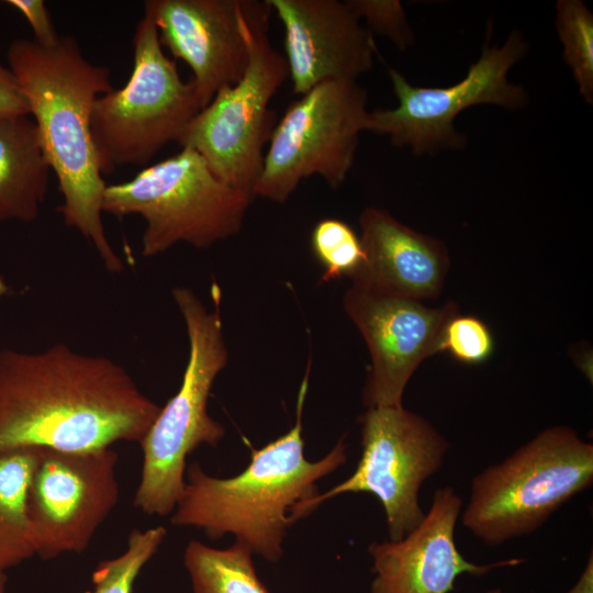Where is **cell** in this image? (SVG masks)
<instances>
[{
	"mask_svg": "<svg viewBox=\"0 0 593 593\" xmlns=\"http://www.w3.org/2000/svg\"><path fill=\"white\" fill-rule=\"evenodd\" d=\"M201 109L192 81L181 79L144 12L133 35L128 81L98 97L92 107L91 135L101 174L147 165L167 144L178 142Z\"/></svg>",
	"mask_w": 593,
	"mask_h": 593,
	"instance_id": "52a82bcc",
	"label": "cell"
},
{
	"mask_svg": "<svg viewBox=\"0 0 593 593\" xmlns=\"http://www.w3.org/2000/svg\"><path fill=\"white\" fill-rule=\"evenodd\" d=\"M348 5L361 20H366L369 31L389 37L399 48L412 42L403 8L394 0H349Z\"/></svg>",
	"mask_w": 593,
	"mask_h": 593,
	"instance_id": "d4e9b609",
	"label": "cell"
},
{
	"mask_svg": "<svg viewBox=\"0 0 593 593\" xmlns=\"http://www.w3.org/2000/svg\"><path fill=\"white\" fill-rule=\"evenodd\" d=\"M166 535L163 526L132 530L120 556L98 563L91 578L93 589L85 593H132L136 578L157 552Z\"/></svg>",
	"mask_w": 593,
	"mask_h": 593,
	"instance_id": "7402d4cb",
	"label": "cell"
},
{
	"mask_svg": "<svg viewBox=\"0 0 593 593\" xmlns=\"http://www.w3.org/2000/svg\"><path fill=\"white\" fill-rule=\"evenodd\" d=\"M367 99L357 81L329 80L291 103L269 139L254 198L283 203L304 178L314 175L338 188L366 131Z\"/></svg>",
	"mask_w": 593,
	"mask_h": 593,
	"instance_id": "9c48e42d",
	"label": "cell"
},
{
	"mask_svg": "<svg viewBox=\"0 0 593 593\" xmlns=\"http://www.w3.org/2000/svg\"><path fill=\"white\" fill-rule=\"evenodd\" d=\"M360 423L362 452L356 470L315 503L343 493H371L383 506L390 540L396 541L423 521L421 486L441 467L449 443L403 405L369 407Z\"/></svg>",
	"mask_w": 593,
	"mask_h": 593,
	"instance_id": "8fae6325",
	"label": "cell"
},
{
	"mask_svg": "<svg viewBox=\"0 0 593 593\" xmlns=\"http://www.w3.org/2000/svg\"><path fill=\"white\" fill-rule=\"evenodd\" d=\"M251 550L235 541L225 549L188 542L183 563L192 593H269L257 575Z\"/></svg>",
	"mask_w": 593,
	"mask_h": 593,
	"instance_id": "ffe728a7",
	"label": "cell"
},
{
	"mask_svg": "<svg viewBox=\"0 0 593 593\" xmlns=\"http://www.w3.org/2000/svg\"><path fill=\"white\" fill-rule=\"evenodd\" d=\"M271 12L267 3L248 25L249 60L242 78L219 90L177 142L198 152L222 181L253 198L278 122L269 104L289 76L284 56L267 34Z\"/></svg>",
	"mask_w": 593,
	"mask_h": 593,
	"instance_id": "ba28073f",
	"label": "cell"
},
{
	"mask_svg": "<svg viewBox=\"0 0 593 593\" xmlns=\"http://www.w3.org/2000/svg\"><path fill=\"white\" fill-rule=\"evenodd\" d=\"M556 26L563 46L562 58L570 67L584 100L593 101V15L580 0L556 4Z\"/></svg>",
	"mask_w": 593,
	"mask_h": 593,
	"instance_id": "44dd1931",
	"label": "cell"
},
{
	"mask_svg": "<svg viewBox=\"0 0 593 593\" xmlns=\"http://www.w3.org/2000/svg\"><path fill=\"white\" fill-rule=\"evenodd\" d=\"M486 593H502V590L500 588L491 589Z\"/></svg>",
	"mask_w": 593,
	"mask_h": 593,
	"instance_id": "f546056e",
	"label": "cell"
},
{
	"mask_svg": "<svg viewBox=\"0 0 593 593\" xmlns=\"http://www.w3.org/2000/svg\"><path fill=\"white\" fill-rule=\"evenodd\" d=\"M359 225L363 259L351 286L422 302L438 298L450 265L441 240L373 206L361 212Z\"/></svg>",
	"mask_w": 593,
	"mask_h": 593,
	"instance_id": "e0dca14e",
	"label": "cell"
},
{
	"mask_svg": "<svg viewBox=\"0 0 593 593\" xmlns=\"http://www.w3.org/2000/svg\"><path fill=\"white\" fill-rule=\"evenodd\" d=\"M256 0H147L163 47L192 71L202 109L237 82L249 60L248 25L266 9Z\"/></svg>",
	"mask_w": 593,
	"mask_h": 593,
	"instance_id": "5bb4252c",
	"label": "cell"
},
{
	"mask_svg": "<svg viewBox=\"0 0 593 593\" xmlns=\"http://www.w3.org/2000/svg\"><path fill=\"white\" fill-rule=\"evenodd\" d=\"M526 52L527 43L518 31H513L502 46H490L486 37L479 59L449 87L413 86L396 69L389 68L399 104L369 112L366 131L387 135L394 146H409L416 155L462 147L466 138L454 127L461 111L477 104L518 110L528 103L525 89L507 80L508 70Z\"/></svg>",
	"mask_w": 593,
	"mask_h": 593,
	"instance_id": "30bf717a",
	"label": "cell"
},
{
	"mask_svg": "<svg viewBox=\"0 0 593 593\" xmlns=\"http://www.w3.org/2000/svg\"><path fill=\"white\" fill-rule=\"evenodd\" d=\"M7 575L4 571H0V593H7Z\"/></svg>",
	"mask_w": 593,
	"mask_h": 593,
	"instance_id": "f1b7e54d",
	"label": "cell"
},
{
	"mask_svg": "<svg viewBox=\"0 0 593 593\" xmlns=\"http://www.w3.org/2000/svg\"><path fill=\"white\" fill-rule=\"evenodd\" d=\"M284 30V59L292 92L304 94L329 80H355L373 64L372 34L338 0H266Z\"/></svg>",
	"mask_w": 593,
	"mask_h": 593,
	"instance_id": "9a60e30c",
	"label": "cell"
},
{
	"mask_svg": "<svg viewBox=\"0 0 593 593\" xmlns=\"http://www.w3.org/2000/svg\"><path fill=\"white\" fill-rule=\"evenodd\" d=\"M9 68L26 100L52 171L56 175L67 226L77 230L96 249L110 272L124 269L102 222L107 187L91 135L96 99L113 90L107 66L88 60L72 36L43 46L29 38L10 43Z\"/></svg>",
	"mask_w": 593,
	"mask_h": 593,
	"instance_id": "7a4b0ae2",
	"label": "cell"
},
{
	"mask_svg": "<svg viewBox=\"0 0 593 593\" xmlns=\"http://www.w3.org/2000/svg\"><path fill=\"white\" fill-rule=\"evenodd\" d=\"M593 592V562L592 555L586 567L575 585L567 593H592Z\"/></svg>",
	"mask_w": 593,
	"mask_h": 593,
	"instance_id": "83f0119b",
	"label": "cell"
},
{
	"mask_svg": "<svg viewBox=\"0 0 593 593\" xmlns=\"http://www.w3.org/2000/svg\"><path fill=\"white\" fill-rule=\"evenodd\" d=\"M309 370L310 362L299 390L294 425L253 449L244 471L222 479L208 474L198 462L187 467L172 525L200 528L211 539L231 534L268 562L281 559L288 529L317 507V481L347 460L344 438L317 461L304 456L302 412Z\"/></svg>",
	"mask_w": 593,
	"mask_h": 593,
	"instance_id": "3957f363",
	"label": "cell"
},
{
	"mask_svg": "<svg viewBox=\"0 0 593 593\" xmlns=\"http://www.w3.org/2000/svg\"><path fill=\"white\" fill-rule=\"evenodd\" d=\"M343 309L371 358L362 393L367 409L402 405L410 379L426 358L439 353L445 326L459 314L452 301L430 307L355 286L344 293Z\"/></svg>",
	"mask_w": 593,
	"mask_h": 593,
	"instance_id": "4fadbf2b",
	"label": "cell"
},
{
	"mask_svg": "<svg viewBox=\"0 0 593 593\" xmlns=\"http://www.w3.org/2000/svg\"><path fill=\"white\" fill-rule=\"evenodd\" d=\"M311 247L323 268V282L349 278L363 259L360 237L338 219H323L315 224L311 234Z\"/></svg>",
	"mask_w": 593,
	"mask_h": 593,
	"instance_id": "603a6c76",
	"label": "cell"
},
{
	"mask_svg": "<svg viewBox=\"0 0 593 593\" xmlns=\"http://www.w3.org/2000/svg\"><path fill=\"white\" fill-rule=\"evenodd\" d=\"M254 198L222 181L190 147L105 187L102 212L136 214L146 223L142 255L157 256L178 243L195 248L236 235Z\"/></svg>",
	"mask_w": 593,
	"mask_h": 593,
	"instance_id": "8992f818",
	"label": "cell"
},
{
	"mask_svg": "<svg viewBox=\"0 0 593 593\" xmlns=\"http://www.w3.org/2000/svg\"><path fill=\"white\" fill-rule=\"evenodd\" d=\"M11 115H30V111L14 75L0 63V118Z\"/></svg>",
	"mask_w": 593,
	"mask_h": 593,
	"instance_id": "4316f807",
	"label": "cell"
},
{
	"mask_svg": "<svg viewBox=\"0 0 593 593\" xmlns=\"http://www.w3.org/2000/svg\"><path fill=\"white\" fill-rule=\"evenodd\" d=\"M160 409L109 357L63 343L37 353L0 350V451L139 443Z\"/></svg>",
	"mask_w": 593,
	"mask_h": 593,
	"instance_id": "6da1fadb",
	"label": "cell"
},
{
	"mask_svg": "<svg viewBox=\"0 0 593 593\" xmlns=\"http://www.w3.org/2000/svg\"><path fill=\"white\" fill-rule=\"evenodd\" d=\"M462 499L451 488L437 489L423 521L402 539L372 542L370 593H449L460 574L484 575L499 568L515 567L523 559L492 563L468 561L455 542Z\"/></svg>",
	"mask_w": 593,
	"mask_h": 593,
	"instance_id": "2e32d148",
	"label": "cell"
},
{
	"mask_svg": "<svg viewBox=\"0 0 593 593\" xmlns=\"http://www.w3.org/2000/svg\"><path fill=\"white\" fill-rule=\"evenodd\" d=\"M172 298L186 325L189 356L179 390L139 440L143 465L134 496L138 510L157 516L174 512L186 483L187 457L201 445L215 447L225 435L208 411L214 380L228 361L220 288L212 286L211 311L189 288H174Z\"/></svg>",
	"mask_w": 593,
	"mask_h": 593,
	"instance_id": "277c9868",
	"label": "cell"
},
{
	"mask_svg": "<svg viewBox=\"0 0 593 593\" xmlns=\"http://www.w3.org/2000/svg\"><path fill=\"white\" fill-rule=\"evenodd\" d=\"M118 452L41 448L26 500L35 555L81 553L119 502Z\"/></svg>",
	"mask_w": 593,
	"mask_h": 593,
	"instance_id": "7c38bea8",
	"label": "cell"
},
{
	"mask_svg": "<svg viewBox=\"0 0 593 593\" xmlns=\"http://www.w3.org/2000/svg\"><path fill=\"white\" fill-rule=\"evenodd\" d=\"M8 5L15 9L29 23L33 41L43 46L57 42L59 34L55 30L49 11L43 0H8Z\"/></svg>",
	"mask_w": 593,
	"mask_h": 593,
	"instance_id": "484cf974",
	"label": "cell"
},
{
	"mask_svg": "<svg viewBox=\"0 0 593 593\" xmlns=\"http://www.w3.org/2000/svg\"><path fill=\"white\" fill-rule=\"evenodd\" d=\"M40 447L0 451V571L35 555L26 500Z\"/></svg>",
	"mask_w": 593,
	"mask_h": 593,
	"instance_id": "d6986e66",
	"label": "cell"
},
{
	"mask_svg": "<svg viewBox=\"0 0 593 593\" xmlns=\"http://www.w3.org/2000/svg\"><path fill=\"white\" fill-rule=\"evenodd\" d=\"M592 481V443L552 426L473 478L461 523L485 545H502L537 530Z\"/></svg>",
	"mask_w": 593,
	"mask_h": 593,
	"instance_id": "5b68a950",
	"label": "cell"
},
{
	"mask_svg": "<svg viewBox=\"0 0 593 593\" xmlns=\"http://www.w3.org/2000/svg\"><path fill=\"white\" fill-rule=\"evenodd\" d=\"M494 350V339L484 322L475 316H454L445 326L439 353L447 351L456 360L478 365L488 360Z\"/></svg>",
	"mask_w": 593,
	"mask_h": 593,
	"instance_id": "cb8c5ba5",
	"label": "cell"
},
{
	"mask_svg": "<svg viewBox=\"0 0 593 593\" xmlns=\"http://www.w3.org/2000/svg\"><path fill=\"white\" fill-rule=\"evenodd\" d=\"M51 165L30 115L0 118V221L32 222L45 200Z\"/></svg>",
	"mask_w": 593,
	"mask_h": 593,
	"instance_id": "ac0fdd59",
	"label": "cell"
}]
</instances>
